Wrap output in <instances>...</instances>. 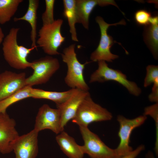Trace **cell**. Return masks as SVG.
<instances>
[{
	"mask_svg": "<svg viewBox=\"0 0 158 158\" xmlns=\"http://www.w3.org/2000/svg\"><path fill=\"white\" fill-rule=\"evenodd\" d=\"M19 30L13 28L2 42V50L4 58L11 67L18 70L30 68L31 63L27 59L28 55L37 47L27 48L18 45L17 38Z\"/></svg>",
	"mask_w": 158,
	"mask_h": 158,
	"instance_id": "6da1fadb",
	"label": "cell"
},
{
	"mask_svg": "<svg viewBox=\"0 0 158 158\" xmlns=\"http://www.w3.org/2000/svg\"><path fill=\"white\" fill-rule=\"evenodd\" d=\"M75 48V44H72L64 48L61 54L62 61L67 67L64 82L71 88L88 91L90 88L84 79L83 71L85 65L89 62L81 63L77 57Z\"/></svg>",
	"mask_w": 158,
	"mask_h": 158,
	"instance_id": "7a4b0ae2",
	"label": "cell"
},
{
	"mask_svg": "<svg viewBox=\"0 0 158 158\" xmlns=\"http://www.w3.org/2000/svg\"><path fill=\"white\" fill-rule=\"evenodd\" d=\"M112 117L110 112L94 101L90 93L81 102L72 120L79 127H88L92 123L110 120Z\"/></svg>",
	"mask_w": 158,
	"mask_h": 158,
	"instance_id": "3957f363",
	"label": "cell"
},
{
	"mask_svg": "<svg viewBox=\"0 0 158 158\" xmlns=\"http://www.w3.org/2000/svg\"><path fill=\"white\" fill-rule=\"evenodd\" d=\"M98 67L91 75L89 83H103L114 81L125 87L131 94L135 96L141 93V88L135 82L129 80L127 76L121 71L109 68L106 61H98Z\"/></svg>",
	"mask_w": 158,
	"mask_h": 158,
	"instance_id": "277c9868",
	"label": "cell"
},
{
	"mask_svg": "<svg viewBox=\"0 0 158 158\" xmlns=\"http://www.w3.org/2000/svg\"><path fill=\"white\" fill-rule=\"evenodd\" d=\"M63 22L62 19H58L51 24L43 25L39 30L36 43L49 55L61 54L58 50L65 39L61 32Z\"/></svg>",
	"mask_w": 158,
	"mask_h": 158,
	"instance_id": "5b68a950",
	"label": "cell"
},
{
	"mask_svg": "<svg viewBox=\"0 0 158 158\" xmlns=\"http://www.w3.org/2000/svg\"><path fill=\"white\" fill-rule=\"evenodd\" d=\"M79 127L84 142L82 147L84 154L90 158H121L115 149L107 146L88 127Z\"/></svg>",
	"mask_w": 158,
	"mask_h": 158,
	"instance_id": "8992f818",
	"label": "cell"
},
{
	"mask_svg": "<svg viewBox=\"0 0 158 158\" xmlns=\"http://www.w3.org/2000/svg\"><path fill=\"white\" fill-rule=\"evenodd\" d=\"M95 20L100 28V38L97 47L91 54L90 59L93 62L104 61L112 62L113 60L118 57V55L113 54L110 51V49L113 44L117 42L114 41L112 37L108 34L107 30L110 26L126 25V22L122 19L117 23L108 24L100 16L96 17Z\"/></svg>",
	"mask_w": 158,
	"mask_h": 158,
	"instance_id": "52a82bcc",
	"label": "cell"
},
{
	"mask_svg": "<svg viewBox=\"0 0 158 158\" xmlns=\"http://www.w3.org/2000/svg\"><path fill=\"white\" fill-rule=\"evenodd\" d=\"M31 63L30 68L33 72L26 78L25 84L31 86L47 83L60 66L58 59L51 56L41 58Z\"/></svg>",
	"mask_w": 158,
	"mask_h": 158,
	"instance_id": "ba28073f",
	"label": "cell"
},
{
	"mask_svg": "<svg viewBox=\"0 0 158 158\" xmlns=\"http://www.w3.org/2000/svg\"><path fill=\"white\" fill-rule=\"evenodd\" d=\"M147 118V116L144 115L131 119L121 115L118 116L117 120L119 125L118 135L120 141L115 149L121 158L133 150L129 145L132 132L134 129L142 125Z\"/></svg>",
	"mask_w": 158,
	"mask_h": 158,
	"instance_id": "9c48e42d",
	"label": "cell"
},
{
	"mask_svg": "<svg viewBox=\"0 0 158 158\" xmlns=\"http://www.w3.org/2000/svg\"><path fill=\"white\" fill-rule=\"evenodd\" d=\"M34 129L38 132L48 129L56 134L63 131L61 127L59 109L52 108L46 104L43 105L39 109Z\"/></svg>",
	"mask_w": 158,
	"mask_h": 158,
	"instance_id": "30bf717a",
	"label": "cell"
},
{
	"mask_svg": "<svg viewBox=\"0 0 158 158\" xmlns=\"http://www.w3.org/2000/svg\"><path fill=\"white\" fill-rule=\"evenodd\" d=\"M39 132L33 129L29 133L20 136L13 145L15 158H36L38 152Z\"/></svg>",
	"mask_w": 158,
	"mask_h": 158,
	"instance_id": "8fae6325",
	"label": "cell"
},
{
	"mask_svg": "<svg viewBox=\"0 0 158 158\" xmlns=\"http://www.w3.org/2000/svg\"><path fill=\"white\" fill-rule=\"evenodd\" d=\"M15 120L5 112L0 114V153H9L13 151V145L19 136Z\"/></svg>",
	"mask_w": 158,
	"mask_h": 158,
	"instance_id": "7c38bea8",
	"label": "cell"
},
{
	"mask_svg": "<svg viewBox=\"0 0 158 158\" xmlns=\"http://www.w3.org/2000/svg\"><path fill=\"white\" fill-rule=\"evenodd\" d=\"M89 94L88 91L75 89L68 99L56 106L60 112L61 126L63 130L68 122L74 118L81 102Z\"/></svg>",
	"mask_w": 158,
	"mask_h": 158,
	"instance_id": "4fadbf2b",
	"label": "cell"
},
{
	"mask_svg": "<svg viewBox=\"0 0 158 158\" xmlns=\"http://www.w3.org/2000/svg\"><path fill=\"white\" fill-rule=\"evenodd\" d=\"M25 73L5 71L0 74V102L26 85Z\"/></svg>",
	"mask_w": 158,
	"mask_h": 158,
	"instance_id": "5bb4252c",
	"label": "cell"
},
{
	"mask_svg": "<svg viewBox=\"0 0 158 158\" xmlns=\"http://www.w3.org/2000/svg\"><path fill=\"white\" fill-rule=\"evenodd\" d=\"M111 5L119 7L113 0H76L75 11L77 23L81 24L84 28L88 30L90 16L97 5L104 6Z\"/></svg>",
	"mask_w": 158,
	"mask_h": 158,
	"instance_id": "9a60e30c",
	"label": "cell"
},
{
	"mask_svg": "<svg viewBox=\"0 0 158 158\" xmlns=\"http://www.w3.org/2000/svg\"><path fill=\"white\" fill-rule=\"evenodd\" d=\"M56 140L61 150L69 158H83L84 154L82 146L78 145L74 138L64 130L56 136Z\"/></svg>",
	"mask_w": 158,
	"mask_h": 158,
	"instance_id": "2e32d148",
	"label": "cell"
},
{
	"mask_svg": "<svg viewBox=\"0 0 158 158\" xmlns=\"http://www.w3.org/2000/svg\"><path fill=\"white\" fill-rule=\"evenodd\" d=\"M39 1L38 0H29L28 9L25 14L22 17H15L14 22L21 20L28 22L30 25L31 31L30 38L31 47H37L36 45L37 29V11L39 7Z\"/></svg>",
	"mask_w": 158,
	"mask_h": 158,
	"instance_id": "e0dca14e",
	"label": "cell"
},
{
	"mask_svg": "<svg viewBox=\"0 0 158 158\" xmlns=\"http://www.w3.org/2000/svg\"><path fill=\"white\" fill-rule=\"evenodd\" d=\"M75 89L63 92L45 90L41 89L32 88L31 97L49 100L54 102L56 106L65 102L70 96Z\"/></svg>",
	"mask_w": 158,
	"mask_h": 158,
	"instance_id": "ac0fdd59",
	"label": "cell"
},
{
	"mask_svg": "<svg viewBox=\"0 0 158 158\" xmlns=\"http://www.w3.org/2000/svg\"><path fill=\"white\" fill-rule=\"evenodd\" d=\"M76 0H63V16L67 18L69 27L72 40L78 42L75 24L77 23L75 11Z\"/></svg>",
	"mask_w": 158,
	"mask_h": 158,
	"instance_id": "d6986e66",
	"label": "cell"
},
{
	"mask_svg": "<svg viewBox=\"0 0 158 158\" xmlns=\"http://www.w3.org/2000/svg\"><path fill=\"white\" fill-rule=\"evenodd\" d=\"M23 0H0V24L10 21Z\"/></svg>",
	"mask_w": 158,
	"mask_h": 158,
	"instance_id": "ffe728a7",
	"label": "cell"
},
{
	"mask_svg": "<svg viewBox=\"0 0 158 158\" xmlns=\"http://www.w3.org/2000/svg\"><path fill=\"white\" fill-rule=\"evenodd\" d=\"M32 86L26 85L13 95L0 102V114L6 112L12 104L23 99L31 97Z\"/></svg>",
	"mask_w": 158,
	"mask_h": 158,
	"instance_id": "44dd1931",
	"label": "cell"
},
{
	"mask_svg": "<svg viewBox=\"0 0 158 158\" xmlns=\"http://www.w3.org/2000/svg\"><path fill=\"white\" fill-rule=\"evenodd\" d=\"M144 37L145 42L153 55L157 59L158 54V24H149L146 26Z\"/></svg>",
	"mask_w": 158,
	"mask_h": 158,
	"instance_id": "7402d4cb",
	"label": "cell"
},
{
	"mask_svg": "<svg viewBox=\"0 0 158 158\" xmlns=\"http://www.w3.org/2000/svg\"><path fill=\"white\" fill-rule=\"evenodd\" d=\"M144 115H149L154 120L156 128V140L154 150L156 155L158 154V103L146 107Z\"/></svg>",
	"mask_w": 158,
	"mask_h": 158,
	"instance_id": "603a6c76",
	"label": "cell"
},
{
	"mask_svg": "<svg viewBox=\"0 0 158 158\" xmlns=\"http://www.w3.org/2000/svg\"><path fill=\"white\" fill-rule=\"evenodd\" d=\"M45 9L42 13V19L43 25L53 23L55 20L54 19V10L55 1L45 0Z\"/></svg>",
	"mask_w": 158,
	"mask_h": 158,
	"instance_id": "cb8c5ba5",
	"label": "cell"
},
{
	"mask_svg": "<svg viewBox=\"0 0 158 158\" xmlns=\"http://www.w3.org/2000/svg\"><path fill=\"white\" fill-rule=\"evenodd\" d=\"M146 72L144 83L145 87L149 86L152 83L158 82V66L149 65L146 67Z\"/></svg>",
	"mask_w": 158,
	"mask_h": 158,
	"instance_id": "d4e9b609",
	"label": "cell"
},
{
	"mask_svg": "<svg viewBox=\"0 0 158 158\" xmlns=\"http://www.w3.org/2000/svg\"><path fill=\"white\" fill-rule=\"evenodd\" d=\"M151 16L150 12L145 10H140L135 13L134 18L138 25L146 26L149 25V20Z\"/></svg>",
	"mask_w": 158,
	"mask_h": 158,
	"instance_id": "484cf974",
	"label": "cell"
},
{
	"mask_svg": "<svg viewBox=\"0 0 158 158\" xmlns=\"http://www.w3.org/2000/svg\"><path fill=\"white\" fill-rule=\"evenodd\" d=\"M148 98L151 102L158 103V82L153 84L152 92L149 95Z\"/></svg>",
	"mask_w": 158,
	"mask_h": 158,
	"instance_id": "4316f807",
	"label": "cell"
},
{
	"mask_svg": "<svg viewBox=\"0 0 158 158\" xmlns=\"http://www.w3.org/2000/svg\"><path fill=\"white\" fill-rule=\"evenodd\" d=\"M145 148L144 145H140L135 149L133 150L129 153L123 156L122 158H135Z\"/></svg>",
	"mask_w": 158,
	"mask_h": 158,
	"instance_id": "83f0119b",
	"label": "cell"
},
{
	"mask_svg": "<svg viewBox=\"0 0 158 158\" xmlns=\"http://www.w3.org/2000/svg\"><path fill=\"white\" fill-rule=\"evenodd\" d=\"M158 24V17L157 16H151L149 20V24Z\"/></svg>",
	"mask_w": 158,
	"mask_h": 158,
	"instance_id": "f1b7e54d",
	"label": "cell"
},
{
	"mask_svg": "<svg viewBox=\"0 0 158 158\" xmlns=\"http://www.w3.org/2000/svg\"><path fill=\"white\" fill-rule=\"evenodd\" d=\"M4 35L0 26V44L2 43L4 38Z\"/></svg>",
	"mask_w": 158,
	"mask_h": 158,
	"instance_id": "f546056e",
	"label": "cell"
},
{
	"mask_svg": "<svg viewBox=\"0 0 158 158\" xmlns=\"http://www.w3.org/2000/svg\"><path fill=\"white\" fill-rule=\"evenodd\" d=\"M147 158H155L153 154L150 152H148L147 154Z\"/></svg>",
	"mask_w": 158,
	"mask_h": 158,
	"instance_id": "4dcf8cb0",
	"label": "cell"
}]
</instances>
